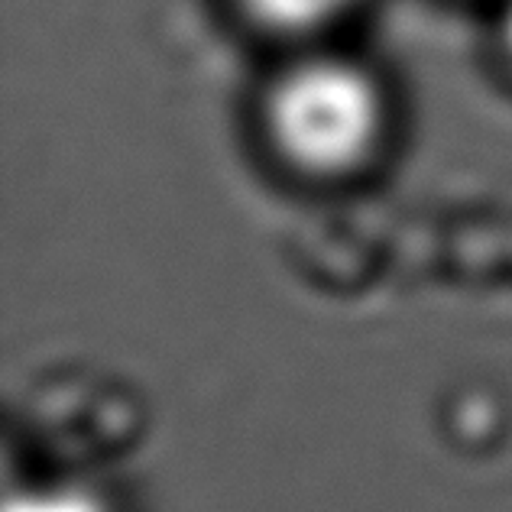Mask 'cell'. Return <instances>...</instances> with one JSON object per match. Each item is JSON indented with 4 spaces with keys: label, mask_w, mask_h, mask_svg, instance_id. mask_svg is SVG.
<instances>
[{
    "label": "cell",
    "mask_w": 512,
    "mask_h": 512,
    "mask_svg": "<svg viewBox=\"0 0 512 512\" xmlns=\"http://www.w3.org/2000/svg\"><path fill=\"white\" fill-rule=\"evenodd\" d=\"M360 0H240L250 17L276 33L308 36L344 20Z\"/></svg>",
    "instance_id": "obj_2"
},
{
    "label": "cell",
    "mask_w": 512,
    "mask_h": 512,
    "mask_svg": "<svg viewBox=\"0 0 512 512\" xmlns=\"http://www.w3.org/2000/svg\"><path fill=\"white\" fill-rule=\"evenodd\" d=\"M266 137L292 169L315 179L357 172L376 150L386 101L376 78L344 56L292 62L266 94Z\"/></svg>",
    "instance_id": "obj_1"
},
{
    "label": "cell",
    "mask_w": 512,
    "mask_h": 512,
    "mask_svg": "<svg viewBox=\"0 0 512 512\" xmlns=\"http://www.w3.org/2000/svg\"><path fill=\"white\" fill-rule=\"evenodd\" d=\"M493 36H496V46H500V52H503V59L512 65V0H500Z\"/></svg>",
    "instance_id": "obj_3"
}]
</instances>
